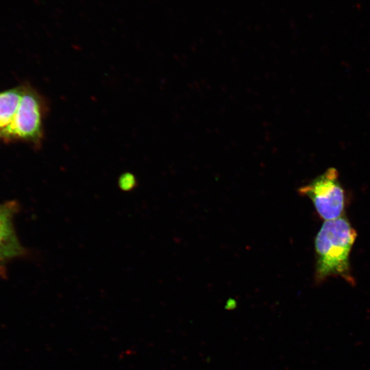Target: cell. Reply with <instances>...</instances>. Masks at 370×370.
Returning <instances> with one entry per match:
<instances>
[{
  "label": "cell",
  "instance_id": "obj_1",
  "mask_svg": "<svg viewBox=\"0 0 370 370\" xmlns=\"http://www.w3.org/2000/svg\"><path fill=\"white\" fill-rule=\"evenodd\" d=\"M356 232L346 217L324 221L315 237V278L322 282L330 277H341L352 283L349 254Z\"/></svg>",
  "mask_w": 370,
  "mask_h": 370
},
{
  "label": "cell",
  "instance_id": "obj_2",
  "mask_svg": "<svg viewBox=\"0 0 370 370\" xmlns=\"http://www.w3.org/2000/svg\"><path fill=\"white\" fill-rule=\"evenodd\" d=\"M45 109L41 97L31 88L25 87L12 121L0 130V140H23L40 145L43 136Z\"/></svg>",
  "mask_w": 370,
  "mask_h": 370
},
{
  "label": "cell",
  "instance_id": "obj_3",
  "mask_svg": "<svg viewBox=\"0 0 370 370\" xmlns=\"http://www.w3.org/2000/svg\"><path fill=\"white\" fill-rule=\"evenodd\" d=\"M299 192L310 199L319 217L324 221L342 217L345 194L334 168L327 169L310 183L300 188Z\"/></svg>",
  "mask_w": 370,
  "mask_h": 370
},
{
  "label": "cell",
  "instance_id": "obj_4",
  "mask_svg": "<svg viewBox=\"0 0 370 370\" xmlns=\"http://www.w3.org/2000/svg\"><path fill=\"white\" fill-rule=\"evenodd\" d=\"M21 251L13 227L11 211L0 206V261L18 256Z\"/></svg>",
  "mask_w": 370,
  "mask_h": 370
},
{
  "label": "cell",
  "instance_id": "obj_5",
  "mask_svg": "<svg viewBox=\"0 0 370 370\" xmlns=\"http://www.w3.org/2000/svg\"><path fill=\"white\" fill-rule=\"evenodd\" d=\"M24 88L25 86H19L0 92V130L12 121Z\"/></svg>",
  "mask_w": 370,
  "mask_h": 370
},
{
  "label": "cell",
  "instance_id": "obj_6",
  "mask_svg": "<svg viewBox=\"0 0 370 370\" xmlns=\"http://www.w3.org/2000/svg\"><path fill=\"white\" fill-rule=\"evenodd\" d=\"M135 184V179L131 173H124L119 179V184L123 189L130 188Z\"/></svg>",
  "mask_w": 370,
  "mask_h": 370
}]
</instances>
